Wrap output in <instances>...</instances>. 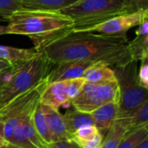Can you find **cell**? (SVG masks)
<instances>
[{
  "label": "cell",
  "mask_w": 148,
  "mask_h": 148,
  "mask_svg": "<svg viewBox=\"0 0 148 148\" xmlns=\"http://www.w3.org/2000/svg\"><path fill=\"white\" fill-rule=\"evenodd\" d=\"M147 19H148V10H138L129 14L113 17L110 20L95 26L90 31L113 36L126 35L127 30L140 25Z\"/></svg>",
  "instance_id": "cell-9"
},
{
  "label": "cell",
  "mask_w": 148,
  "mask_h": 148,
  "mask_svg": "<svg viewBox=\"0 0 148 148\" xmlns=\"http://www.w3.org/2000/svg\"><path fill=\"white\" fill-rule=\"evenodd\" d=\"M9 24L7 35L30 37L37 48L42 43L73 29V21L61 11L22 9L4 19Z\"/></svg>",
  "instance_id": "cell-2"
},
{
  "label": "cell",
  "mask_w": 148,
  "mask_h": 148,
  "mask_svg": "<svg viewBox=\"0 0 148 148\" xmlns=\"http://www.w3.org/2000/svg\"><path fill=\"white\" fill-rule=\"evenodd\" d=\"M145 34H148V19L145 20L140 25H139V28L136 30V36Z\"/></svg>",
  "instance_id": "cell-30"
},
{
  "label": "cell",
  "mask_w": 148,
  "mask_h": 148,
  "mask_svg": "<svg viewBox=\"0 0 148 148\" xmlns=\"http://www.w3.org/2000/svg\"><path fill=\"white\" fill-rule=\"evenodd\" d=\"M147 139H148V125L127 132L117 148H137Z\"/></svg>",
  "instance_id": "cell-20"
},
{
  "label": "cell",
  "mask_w": 148,
  "mask_h": 148,
  "mask_svg": "<svg viewBox=\"0 0 148 148\" xmlns=\"http://www.w3.org/2000/svg\"><path fill=\"white\" fill-rule=\"evenodd\" d=\"M103 142V135L100 132L92 139L83 142L80 147L82 148H101Z\"/></svg>",
  "instance_id": "cell-27"
},
{
  "label": "cell",
  "mask_w": 148,
  "mask_h": 148,
  "mask_svg": "<svg viewBox=\"0 0 148 148\" xmlns=\"http://www.w3.org/2000/svg\"><path fill=\"white\" fill-rule=\"evenodd\" d=\"M119 101V87L117 81L92 84L85 82L79 94L71 101L70 105L75 110L92 113L101 105Z\"/></svg>",
  "instance_id": "cell-7"
},
{
  "label": "cell",
  "mask_w": 148,
  "mask_h": 148,
  "mask_svg": "<svg viewBox=\"0 0 148 148\" xmlns=\"http://www.w3.org/2000/svg\"><path fill=\"white\" fill-rule=\"evenodd\" d=\"M138 10L132 0H76L60 10L73 21L74 31H90L117 16Z\"/></svg>",
  "instance_id": "cell-3"
},
{
  "label": "cell",
  "mask_w": 148,
  "mask_h": 148,
  "mask_svg": "<svg viewBox=\"0 0 148 148\" xmlns=\"http://www.w3.org/2000/svg\"><path fill=\"white\" fill-rule=\"evenodd\" d=\"M15 65L7 62V61H4V60H1L0 59V72L3 71V70H6L10 68H12L14 67Z\"/></svg>",
  "instance_id": "cell-32"
},
{
  "label": "cell",
  "mask_w": 148,
  "mask_h": 148,
  "mask_svg": "<svg viewBox=\"0 0 148 148\" xmlns=\"http://www.w3.org/2000/svg\"><path fill=\"white\" fill-rule=\"evenodd\" d=\"M23 6L27 10L60 11L74 3L76 0H21Z\"/></svg>",
  "instance_id": "cell-16"
},
{
  "label": "cell",
  "mask_w": 148,
  "mask_h": 148,
  "mask_svg": "<svg viewBox=\"0 0 148 148\" xmlns=\"http://www.w3.org/2000/svg\"><path fill=\"white\" fill-rule=\"evenodd\" d=\"M35 108L20 121L14 131L16 130L23 133L32 148H44V143L39 137L33 124V112Z\"/></svg>",
  "instance_id": "cell-15"
},
{
  "label": "cell",
  "mask_w": 148,
  "mask_h": 148,
  "mask_svg": "<svg viewBox=\"0 0 148 148\" xmlns=\"http://www.w3.org/2000/svg\"><path fill=\"white\" fill-rule=\"evenodd\" d=\"M1 96H2V88H0V102H1Z\"/></svg>",
  "instance_id": "cell-34"
},
{
  "label": "cell",
  "mask_w": 148,
  "mask_h": 148,
  "mask_svg": "<svg viewBox=\"0 0 148 148\" xmlns=\"http://www.w3.org/2000/svg\"><path fill=\"white\" fill-rule=\"evenodd\" d=\"M40 53L36 47L31 49H19L0 45V59L7 61L14 65L29 60Z\"/></svg>",
  "instance_id": "cell-14"
},
{
  "label": "cell",
  "mask_w": 148,
  "mask_h": 148,
  "mask_svg": "<svg viewBox=\"0 0 148 148\" xmlns=\"http://www.w3.org/2000/svg\"><path fill=\"white\" fill-rule=\"evenodd\" d=\"M96 62H69L54 64L50 69L47 82L49 83L82 78L85 71Z\"/></svg>",
  "instance_id": "cell-10"
},
{
  "label": "cell",
  "mask_w": 148,
  "mask_h": 148,
  "mask_svg": "<svg viewBox=\"0 0 148 148\" xmlns=\"http://www.w3.org/2000/svg\"><path fill=\"white\" fill-rule=\"evenodd\" d=\"M94 125L100 132L107 133L117 118L118 102L111 101L105 103L90 113Z\"/></svg>",
  "instance_id": "cell-12"
},
{
  "label": "cell",
  "mask_w": 148,
  "mask_h": 148,
  "mask_svg": "<svg viewBox=\"0 0 148 148\" xmlns=\"http://www.w3.org/2000/svg\"><path fill=\"white\" fill-rule=\"evenodd\" d=\"M98 133H100V131L95 125L83 126L72 134V140L81 146L83 142L95 137Z\"/></svg>",
  "instance_id": "cell-23"
},
{
  "label": "cell",
  "mask_w": 148,
  "mask_h": 148,
  "mask_svg": "<svg viewBox=\"0 0 148 148\" xmlns=\"http://www.w3.org/2000/svg\"><path fill=\"white\" fill-rule=\"evenodd\" d=\"M48 84L47 78L34 88L21 94L0 108V120L3 123L4 136L10 144L20 121L32 111L40 101L41 95Z\"/></svg>",
  "instance_id": "cell-6"
},
{
  "label": "cell",
  "mask_w": 148,
  "mask_h": 148,
  "mask_svg": "<svg viewBox=\"0 0 148 148\" xmlns=\"http://www.w3.org/2000/svg\"><path fill=\"white\" fill-rule=\"evenodd\" d=\"M53 65L54 63L41 50L36 56L16 64L9 80L2 88L0 108L46 80Z\"/></svg>",
  "instance_id": "cell-4"
},
{
  "label": "cell",
  "mask_w": 148,
  "mask_h": 148,
  "mask_svg": "<svg viewBox=\"0 0 148 148\" xmlns=\"http://www.w3.org/2000/svg\"><path fill=\"white\" fill-rule=\"evenodd\" d=\"M127 35L95 34L70 30L53 38L36 49L54 64L69 62H103L110 67L133 61Z\"/></svg>",
  "instance_id": "cell-1"
},
{
  "label": "cell",
  "mask_w": 148,
  "mask_h": 148,
  "mask_svg": "<svg viewBox=\"0 0 148 148\" xmlns=\"http://www.w3.org/2000/svg\"><path fill=\"white\" fill-rule=\"evenodd\" d=\"M33 124H34L35 129L37 132L39 137L43 141L44 146L51 143L52 138H51V135H50V133H49V130L48 127L46 117L42 109L40 101L33 112Z\"/></svg>",
  "instance_id": "cell-19"
},
{
  "label": "cell",
  "mask_w": 148,
  "mask_h": 148,
  "mask_svg": "<svg viewBox=\"0 0 148 148\" xmlns=\"http://www.w3.org/2000/svg\"><path fill=\"white\" fill-rule=\"evenodd\" d=\"M138 10H148V0H132Z\"/></svg>",
  "instance_id": "cell-31"
},
{
  "label": "cell",
  "mask_w": 148,
  "mask_h": 148,
  "mask_svg": "<svg viewBox=\"0 0 148 148\" xmlns=\"http://www.w3.org/2000/svg\"><path fill=\"white\" fill-rule=\"evenodd\" d=\"M84 83L83 78L49 83L41 95L40 103L56 110L62 106L69 107L71 101L79 94Z\"/></svg>",
  "instance_id": "cell-8"
},
{
  "label": "cell",
  "mask_w": 148,
  "mask_h": 148,
  "mask_svg": "<svg viewBox=\"0 0 148 148\" xmlns=\"http://www.w3.org/2000/svg\"><path fill=\"white\" fill-rule=\"evenodd\" d=\"M15 66L12 67V68H10V69H8L6 70H3V71L0 72V88H2L4 86V84L7 82V81L9 80L10 76L11 75V74H12V72L14 70Z\"/></svg>",
  "instance_id": "cell-28"
},
{
  "label": "cell",
  "mask_w": 148,
  "mask_h": 148,
  "mask_svg": "<svg viewBox=\"0 0 148 148\" xmlns=\"http://www.w3.org/2000/svg\"><path fill=\"white\" fill-rule=\"evenodd\" d=\"M137 148H148V139L145 140Z\"/></svg>",
  "instance_id": "cell-33"
},
{
  "label": "cell",
  "mask_w": 148,
  "mask_h": 148,
  "mask_svg": "<svg viewBox=\"0 0 148 148\" xmlns=\"http://www.w3.org/2000/svg\"><path fill=\"white\" fill-rule=\"evenodd\" d=\"M44 148H82L73 140H63L58 141H53L48 145H45Z\"/></svg>",
  "instance_id": "cell-26"
},
{
  "label": "cell",
  "mask_w": 148,
  "mask_h": 148,
  "mask_svg": "<svg viewBox=\"0 0 148 148\" xmlns=\"http://www.w3.org/2000/svg\"><path fill=\"white\" fill-rule=\"evenodd\" d=\"M138 80L142 87L148 88V56L141 60V66L138 72Z\"/></svg>",
  "instance_id": "cell-25"
},
{
  "label": "cell",
  "mask_w": 148,
  "mask_h": 148,
  "mask_svg": "<svg viewBox=\"0 0 148 148\" xmlns=\"http://www.w3.org/2000/svg\"><path fill=\"white\" fill-rule=\"evenodd\" d=\"M10 148H13V147H10Z\"/></svg>",
  "instance_id": "cell-35"
},
{
  "label": "cell",
  "mask_w": 148,
  "mask_h": 148,
  "mask_svg": "<svg viewBox=\"0 0 148 148\" xmlns=\"http://www.w3.org/2000/svg\"><path fill=\"white\" fill-rule=\"evenodd\" d=\"M82 78L85 82L92 84H100L116 81L113 68L103 62H96L93 64L85 71Z\"/></svg>",
  "instance_id": "cell-13"
},
{
  "label": "cell",
  "mask_w": 148,
  "mask_h": 148,
  "mask_svg": "<svg viewBox=\"0 0 148 148\" xmlns=\"http://www.w3.org/2000/svg\"><path fill=\"white\" fill-rule=\"evenodd\" d=\"M41 106L46 117L48 127L52 138V142L63 140H72L71 135L67 130L62 114H61L58 110L49 106L42 104H41Z\"/></svg>",
  "instance_id": "cell-11"
},
{
  "label": "cell",
  "mask_w": 148,
  "mask_h": 148,
  "mask_svg": "<svg viewBox=\"0 0 148 148\" xmlns=\"http://www.w3.org/2000/svg\"><path fill=\"white\" fill-rule=\"evenodd\" d=\"M11 147L8 143L7 140L4 136V128H3V123L0 120V148H10Z\"/></svg>",
  "instance_id": "cell-29"
},
{
  "label": "cell",
  "mask_w": 148,
  "mask_h": 148,
  "mask_svg": "<svg viewBox=\"0 0 148 148\" xmlns=\"http://www.w3.org/2000/svg\"><path fill=\"white\" fill-rule=\"evenodd\" d=\"M119 87L118 114L116 120L128 117L143 102L148 100L147 88L142 87L138 80L137 61L113 68Z\"/></svg>",
  "instance_id": "cell-5"
},
{
  "label": "cell",
  "mask_w": 148,
  "mask_h": 148,
  "mask_svg": "<svg viewBox=\"0 0 148 148\" xmlns=\"http://www.w3.org/2000/svg\"><path fill=\"white\" fill-rule=\"evenodd\" d=\"M128 49L131 57L134 61H141L148 56V34L137 35L136 37L128 42Z\"/></svg>",
  "instance_id": "cell-21"
},
{
  "label": "cell",
  "mask_w": 148,
  "mask_h": 148,
  "mask_svg": "<svg viewBox=\"0 0 148 148\" xmlns=\"http://www.w3.org/2000/svg\"><path fill=\"white\" fill-rule=\"evenodd\" d=\"M68 132L72 137V134L83 126L94 125L92 116L88 113H83L78 110H69L62 115Z\"/></svg>",
  "instance_id": "cell-17"
},
{
  "label": "cell",
  "mask_w": 148,
  "mask_h": 148,
  "mask_svg": "<svg viewBox=\"0 0 148 148\" xmlns=\"http://www.w3.org/2000/svg\"><path fill=\"white\" fill-rule=\"evenodd\" d=\"M23 9L21 0H0V18L3 20Z\"/></svg>",
  "instance_id": "cell-24"
},
{
  "label": "cell",
  "mask_w": 148,
  "mask_h": 148,
  "mask_svg": "<svg viewBox=\"0 0 148 148\" xmlns=\"http://www.w3.org/2000/svg\"><path fill=\"white\" fill-rule=\"evenodd\" d=\"M118 121L127 132L148 125V100L143 102L128 117Z\"/></svg>",
  "instance_id": "cell-18"
},
{
  "label": "cell",
  "mask_w": 148,
  "mask_h": 148,
  "mask_svg": "<svg viewBox=\"0 0 148 148\" xmlns=\"http://www.w3.org/2000/svg\"><path fill=\"white\" fill-rule=\"evenodd\" d=\"M127 133V130L118 121H115L108 130L101 148H117L119 143Z\"/></svg>",
  "instance_id": "cell-22"
}]
</instances>
